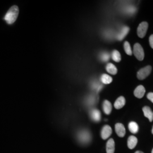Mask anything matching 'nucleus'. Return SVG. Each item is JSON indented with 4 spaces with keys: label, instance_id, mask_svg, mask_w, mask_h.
Here are the masks:
<instances>
[{
    "label": "nucleus",
    "instance_id": "10",
    "mask_svg": "<svg viewBox=\"0 0 153 153\" xmlns=\"http://www.w3.org/2000/svg\"><path fill=\"white\" fill-rule=\"evenodd\" d=\"M126 99L124 97H120L116 99L114 103V107L117 109L122 108L126 104Z\"/></svg>",
    "mask_w": 153,
    "mask_h": 153
},
{
    "label": "nucleus",
    "instance_id": "17",
    "mask_svg": "<svg viewBox=\"0 0 153 153\" xmlns=\"http://www.w3.org/2000/svg\"><path fill=\"white\" fill-rule=\"evenodd\" d=\"M128 128H129V130L133 134L137 133L138 131V129H139L138 124L134 121H131V123H129V126H128Z\"/></svg>",
    "mask_w": 153,
    "mask_h": 153
},
{
    "label": "nucleus",
    "instance_id": "1",
    "mask_svg": "<svg viewBox=\"0 0 153 153\" xmlns=\"http://www.w3.org/2000/svg\"><path fill=\"white\" fill-rule=\"evenodd\" d=\"M19 14V8L17 6H13L6 14L4 19L9 25L16 22Z\"/></svg>",
    "mask_w": 153,
    "mask_h": 153
},
{
    "label": "nucleus",
    "instance_id": "25",
    "mask_svg": "<svg viewBox=\"0 0 153 153\" xmlns=\"http://www.w3.org/2000/svg\"><path fill=\"white\" fill-rule=\"evenodd\" d=\"M135 153H143L142 152H140V151H137Z\"/></svg>",
    "mask_w": 153,
    "mask_h": 153
},
{
    "label": "nucleus",
    "instance_id": "14",
    "mask_svg": "<svg viewBox=\"0 0 153 153\" xmlns=\"http://www.w3.org/2000/svg\"><path fill=\"white\" fill-rule=\"evenodd\" d=\"M90 116L93 120L96 122H98L100 120L101 115L100 111L97 109H94L90 112Z\"/></svg>",
    "mask_w": 153,
    "mask_h": 153
},
{
    "label": "nucleus",
    "instance_id": "23",
    "mask_svg": "<svg viewBox=\"0 0 153 153\" xmlns=\"http://www.w3.org/2000/svg\"><path fill=\"white\" fill-rule=\"evenodd\" d=\"M147 98L153 103V93H148L147 95Z\"/></svg>",
    "mask_w": 153,
    "mask_h": 153
},
{
    "label": "nucleus",
    "instance_id": "2",
    "mask_svg": "<svg viewBox=\"0 0 153 153\" xmlns=\"http://www.w3.org/2000/svg\"><path fill=\"white\" fill-rule=\"evenodd\" d=\"M133 53L138 60L142 61L145 57L144 51L141 45L139 43H136L134 45Z\"/></svg>",
    "mask_w": 153,
    "mask_h": 153
},
{
    "label": "nucleus",
    "instance_id": "16",
    "mask_svg": "<svg viewBox=\"0 0 153 153\" xmlns=\"http://www.w3.org/2000/svg\"><path fill=\"white\" fill-rule=\"evenodd\" d=\"M106 70L108 73L112 75H116L117 73V69L113 64L108 63L106 66Z\"/></svg>",
    "mask_w": 153,
    "mask_h": 153
},
{
    "label": "nucleus",
    "instance_id": "26",
    "mask_svg": "<svg viewBox=\"0 0 153 153\" xmlns=\"http://www.w3.org/2000/svg\"><path fill=\"white\" fill-rule=\"evenodd\" d=\"M152 133H153V129H152Z\"/></svg>",
    "mask_w": 153,
    "mask_h": 153
},
{
    "label": "nucleus",
    "instance_id": "18",
    "mask_svg": "<svg viewBox=\"0 0 153 153\" xmlns=\"http://www.w3.org/2000/svg\"><path fill=\"white\" fill-rule=\"evenodd\" d=\"M112 81H113L112 78L109 76L108 74H104L101 76V81L103 84H105V85L109 84L112 82Z\"/></svg>",
    "mask_w": 153,
    "mask_h": 153
},
{
    "label": "nucleus",
    "instance_id": "11",
    "mask_svg": "<svg viewBox=\"0 0 153 153\" xmlns=\"http://www.w3.org/2000/svg\"><path fill=\"white\" fill-rule=\"evenodd\" d=\"M115 141L113 138H111L107 142L106 152L107 153H114L115 152Z\"/></svg>",
    "mask_w": 153,
    "mask_h": 153
},
{
    "label": "nucleus",
    "instance_id": "27",
    "mask_svg": "<svg viewBox=\"0 0 153 153\" xmlns=\"http://www.w3.org/2000/svg\"><path fill=\"white\" fill-rule=\"evenodd\" d=\"M152 153H153V150H152Z\"/></svg>",
    "mask_w": 153,
    "mask_h": 153
},
{
    "label": "nucleus",
    "instance_id": "7",
    "mask_svg": "<svg viewBox=\"0 0 153 153\" xmlns=\"http://www.w3.org/2000/svg\"><path fill=\"white\" fill-rule=\"evenodd\" d=\"M115 131L119 137H124L126 134V129L123 124L121 123H117L115 125Z\"/></svg>",
    "mask_w": 153,
    "mask_h": 153
},
{
    "label": "nucleus",
    "instance_id": "13",
    "mask_svg": "<svg viewBox=\"0 0 153 153\" xmlns=\"http://www.w3.org/2000/svg\"><path fill=\"white\" fill-rule=\"evenodd\" d=\"M137 138L134 136H131L128 139V147L130 149H133L137 145Z\"/></svg>",
    "mask_w": 153,
    "mask_h": 153
},
{
    "label": "nucleus",
    "instance_id": "6",
    "mask_svg": "<svg viewBox=\"0 0 153 153\" xmlns=\"http://www.w3.org/2000/svg\"><path fill=\"white\" fill-rule=\"evenodd\" d=\"M112 130L110 126L108 125L104 126L101 131V137L102 138V139L103 140L107 139L112 134Z\"/></svg>",
    "mask_w": 153,
    "mask_h": 153
},
{
    "label": "nucleus",
    "instance_id": "22",
    "mask_svg": "<svg viewBox=\"0 0 153 153\" xmlns=\"http://www.w3.org/2000/svg\"><path fill=\"white\" fill-rule=\"evenodd\" d=\"M100 59L101 60L104 61V62H106L107 61L109 60V55L108 53H106V52H104V53H102L101 55H100Z\"/></svg>",
    "mask_w": 153,
    "mask_h": 153
},
{
    "label": "nucleus",
    "instance_id": "15",
    "mask_svg": "<svg viewBox=\"0 0 153 153\" xmlns=\"http://www.w3.org/2000/svg\"><path fill=\"white\" fill-rule=\"evenodd\" d=\"M129 28L127 27V26H124L122 28L120 33L117 35V39L118 40H123L124 38L127 35V34H128V33H129Z\"/></svg>",
    "mask_w": 153,
    "mask_h": 153
},
{
    "label": "nucleus",
    "instance_id": "19",
    "mask_svg": "<svg viewBox=\"0 0 153 153\" xmlns=\"http://www.w3.org/2000/svg\"><path fill=\"white\" fill-rule=\"evenodd\" d=\"M112 59L115 62H119L121 60V57L120 52L117 50L113 51L112 53Z\"/></svg>",
    "mask_w": 153,
    "mask_h": 153
},
{
    "label": "nucleus",
    "instance_id": "12",
    "mask_svg": "<svg viewBox=\"0 0 153 153\" xmlns=\"http://www.w3.org/2000/svg\"><path fill=\"white\" fill-rule=\"evenodd\" d=\"M112 107L111 102L107 100H105L103 103V109L104 113L107 115H109L112 111Z\"/></svg>",
    "mask_w": 153,
    "mask_h": 153
},
{
    "label": "nucleus",
    "instance_id": "8",
    "mask_svg": "<svg viewBox=\"0 0 153 153\" xmlns=\"http://www.w3.org/2000/svg\"><path fill=\"white\" fill-rule=\"evenodd\" d=\"M145 92L146 91L145 88L142 85H140L134 90V95L137 98L141 99L144 96Z\"/></svg>",
    "mask_w": 153,
    "mask_h": 153
},
{
    "label": "nucleus",
    "instance_id": "9",
    "mask_svg": "<svg viewBox=\"0 0 153 153\" xmlns=\"http://www.w3.org/2000/svg\"><path fill=\"white\" fill-rule=\"evenodd\" d=\"M142 111L144 116L146 117H147L150 122H152L153 121V112L152 111L151 108L149 107L145 106L143 107Z\"/></svg>",
    "mask_w": 153,
    "mask_h": 153
},
{
    "label": "nucleus",
    "instance_id": "5",
    "mask_svg": "<svg viewBox=\"0 0 153 153\" xmlns=\"http://www.w3.org/2000/svg\"><path fill=\"white\" fill-rule=\"evenodd\" d=\"M78 138L81 142L88 143L91 140V135L89 132L86 131H80L78 134Z\"/></svg>",
    "mask_w": 153,
    "mask_h": 153
},
{
    "label": "nucleus",
    "instance_id": "20",
    "mask_svg": "<svg viewBox=\"0 0 153 153\" xmlns=\"http://www.w3.org/2000/svg\"><path fill=\"white\" fill-rule=\"evenodd\" d=\"M124 51L126 52V53L129 56H131L133 52L131 50V45L128 42H126L124 44Z\"/></svg>",
    "mask_w": 153,
    "mask_h": 153
},
{
    "label": "nucleus",
    "instance_id": "24",
    "mask_svg": "<svg viewBox=\"0 0 153 153\" xmlns=\"http://www.w3.org/2000/svg\"><path fill=\"white\" fill-rule=\"evenodd\" d=\"M149 43H150V45L151 48L153 49V34L151 35L149 38Z\"/></svg>",
    "mask_w": 153,
    "mask_h": 153
},
{
    "label": "nucleus",
    "instance_id": "3",
    "mask_svg": "<svg viewBox=\"0 0 153 153\" xmlns=\"http://www.w3.org/2000/svg\"><path fill=\"white\" fill-rule=\"evenodd\" d=\"M152 69V66L150 65L146 66V67L141 69L137 72V76L138 79L140 80H143L145 79L150 74Z\"/></svg>",
    "mask_w": 153,
    "mask_h": 153
},
{
    "label": "nucleus",
    "instance_id": "4",
    "mask_svg": "<svg viewBox=\"0 0 153 153\" xmlns=\"http://www.w3.org/2000/svg\"><path fill=\"white\" fill-rule=\"evenodd\" d=\"M148 22H142L139 25L138 27L137 28V35L138 37L140 38H143L148 30Z\"/></svg>",
    "mask_w": 153,
    "mask_h": 153
},
{
    "label": "nucleus",
    "instance_id": "21",
    "mask_svg": "<svg viewBox=\"0 0 153 153\" xmlns=\"http://www.w3.org/2000/svg\"><path fill=\"white\" fill-rule=\"evenodd\" d=\"M93 88L95 90L97 91H99V90H100L102 89V88H103V86L98 82H94L93 85H92Z\"/></svg>",
    "mask_w": 153,
    "mask_h": 153
}]
</instances>
